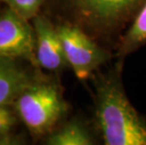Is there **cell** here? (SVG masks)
<instances>
[{
	"label": "cell",
	"mask_w": 146,
	"mask_h": 145,
	"mask_svg": "<svg viewBox=\"0 0 146 145\" xmlns=\"http://www.w3.org/2000/svg\"><path fill=\"white\" fill-rule=\"evenodd\" d=\"M146 42V2L136 15L134 23L123 37L119 49V57L125 58Z\"/></svg>",
	"instance_id": "cell-9"
},
{
	"label": "cell",
	"mask_w": 146,
	"mask_h": 145,
	"mask_svg": "<svg viewBox=\"0 0 146 145\" xmlns=\"http://www.w3.org/2000/svg\"><path fill=\"white\" fill-rule=\"evenodd\" d=\"M78 22L90 31L108 33L138 14L146 0H67Z\"/></svg>",
	"instance_id": "cell-3"
},
{
	"label": "cell",
	"mask_w": 146,
	"mask_h": 145,
	"mask_svg": "<svg viewBox=\"0 0 146 145\" xmlns=\"http://www.w3.org/2000/svg\"><path fill=\"white\" fill-rule=\"evenodd\" d=\"M8 7L26 20L37 16V13L44 0H3Z\"/></svg>",
	"instance_id": "cell-10"
},
{
	"label": "cell",
	"mask_w": 146,
	"mask_h": 145,
	"mask_svg": "<svg viewBox=\"0 0 146 145\" xmlns=\"http://www.w3.org/2000/svg\"><path fill=\"white\" fill-rule=\"evenodd\" d=\"M38 80L18 60L0 58V105L14 104L18 97Z\"/></svg>",
	"instance_id": "cell-7"
},
{
	"label": "cell",
	"mask_w": 146,
	"mask_h": 145,
	"mask_svg": "<svg viewBox=\"0 0 146 145\" xmlns=\"http://www.w3.org/2000/svg\"><path fill=\"white\" fill-rule=\"evenodd\" d=\"M49 145H91L92 138L87 128L78 121L67 122L46 138Z\"/></svg>",
	"instance_id": "cell-8"
},
{
	"label": "cell",
	"mask_w": 146,
	"mask_h": 145,
	"mask_svg": "<svg viewBox=\"0 0 146 145\" xmlns=\"http://www.w3.org/2000/svg\"><path fill=\"white\" fill-rule=\"evenodd\" d=\"M16 123V117L8 106L0 105V144L11 140V131Z\"/></svg>",
	"instance_id": "cell-11"
},
{
	"label": "cell",
	"mask_w": 146,
	"mask_h": 145,
	"mask_svg": "<svg viewBox=\"0 0 146 145\" xmlns=\"http://www.w3.org/2000/svg\"><path fill=\"white\" fill-rule=\"evenodd\" d=\"M94 102L105 144L146 145V120L129 102L120 72L111 71L96 78Z\"/></svg>",
	"instance_id": "cell-1"
},
{
	"label": "cell",
	"mask_w": 146,
	"mask_h": 145,
	"mask_svg": "<svg viewBox=\"0 0 146 145\" xmlns=\"http://www.w3.org/2000/svg\"><path fill=\"white\" fill-rule=\"evenodd\" d=\"M0 58L38 64L34 27L9 7L0 15Z\"/></svg>",
	"instance_id": "cell-5"
},
{
	"label": "cell",
	"mask_w": 146,
	"mask_h": 145,
	"mask_svg": "<svg viewBox=\"0 0 146 145\" xmlns=\"http://www.w3.org/2000/svg\"><path fill=\"white\" fill-rule=\"evenodd\" d=\"M13 105L21 120L36 136L51 131L67 110L58 88L43 80L27 88Z\"/></svg>",
	"instance_id": "cell-2"
},
{
	"label": "cell",
	"mask_w": 146,
	"mask_h": 145,
	"mask_svg": "<svg viewBox=\"0 0 146 145\" xmlns=\"http://www.w3.org/2000/svg\"><path fill=\"white\" fill-rule=\"evenodd\" d=\"M34 19L36 35V58L41 67L48 71H60L68 64L58 28L50 21L37 15Z\"/></svg>",
	"instance_id": "cell-6"
},
{
	"label": "cell",
	"mask_w": 146,
	"mask_h": 145,
	"mask_svg": "<svg viewBox=\"0 0 146 145\" xmlns=\"http://www.w3.org/2000/svg\"><path fill=\"white\" fill-rule=\"evenodd\" d=\"M57 28L67 61L78 79H87L94 71L110 60V54L95 44L80 27L62 24Z\"/></svg>",
	"instance_id": "cell-4"
}]
</instances>
